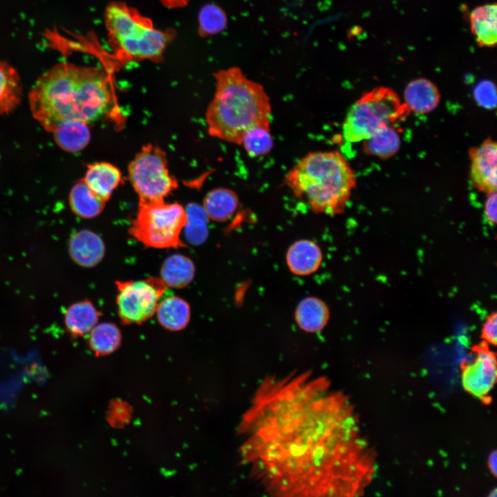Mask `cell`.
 <instances>
[{
  "label": "cell",
  "mask_w": 497,
  "mask_h": 497,
  "mask_svg": "<svg viewBox=\"0 0 497 497\" xmlns=\"http://www.w3.org/2000/svg\"><path fill=\"white\" fill-rule=\"evenodd\" d=\"M237 440L240 463L271 496H358L376 473L349 398L309 370L266 376L241 416Z\"/></svg>",
  "instance_id": "obj_1"
},
{
  "label": "cell",
  "mask_w": 497,
  "mask_h": 497,
  "mask_svg": "<svg viewBox=\"0 0 497 497\" xmlns=\"http://www.w3.org/2000/svg\"><path fill=\"white\" fill-rule=\"evenodd\" d=\"M113 99L108 72L68 62L45 72L29 94L32 117L49 133L65 121L88 124L97 120L108 111Z\"/></svg>",
  "instance_id": "obj_2"
},
{
  "label": "cell",
  "mask_w": 497,
  "mask_h": 497,
  "mask_svg": "<svg viewBox=\"0 0 497 497\" xmlns=\"http://www.w3.org/2000/svg\"><path fill=\"white\" fill-rule=\"evenodd\" d=\"M215 92L206 112L208 134L241 145L253 126L270 124L271 104L264 88L237 66L214 72Z\"/></svg>",
  "instance_id": "obj_3"
},
{
  "label": "cell",
  "mask_w": 497,
  "mask_h": 497,
  "mask_svg": "<svg viewBox=\"0 0 497 497\" xmlns=\"http://www.w3.org/2000/svg\"><path fill=\"white\" fill-rule=\"evenodd\" d=\"M356 182L349 162L337 150L309 153L284 177L293 195L313 212L331 216L344 212Z\"/></svg>",
  "instance_id": "obj_4"
},
{
  "label": "cell",
  "mask_w": 497,
  "mask_h": 497,
  "mask_svg": "<svg viewBox=\"0 0 497 497\" xmlns=\"http://www.w3.org/2000/svg\"><path fill=\"white\" fill-rule=\"evenodd\" d=\"M108 41L119 61L148 60L160 62L177 32L155 28L152 20L122 1H111L105 8Z\"/></svg>",
  "instance_id": "obj_5"
},
{
  "label": "cell",
  "mask_w": 497,
  "mask_h": 497,
  "mask_svg": "<svg viewBox=\"0 0 497 497\" xmlns=\"http://www.w3.org/2000/svg\"><path fill=\"white\" fill-rule=\"evenodd\" d=\"M410 113L393 90L375 88L349 108L342 125L344 138L350 143L363 141L382 128L403 121Z\"/></svg>",
  "instance_id": "obj_6"
},
{
  "label": "cell",
  "mask_w": 497,
  "mask_h": 497,
  "mask_svg": "<svg viewBox=\"0 0 497 497\" xmlns=\"http://www.w3.org/2000/svg\"><path fill=\"white\" fill-rule=\"evenodd\" d=\"M186 222V209L177 202H139L137 216L128 231L148 247H184L180 234Z\"/></svg>",
  "instance_id": "obj_7"
},
{
  "label": "cell",
  "mask_w": 497,
  "mask_h": 497,
  "mask_svg": "<svg viewBox=\"0 0 497 497\" xmlns=\"http://www.w3.org/2000/svg\"><path fill=\"white\" fill-rule=\"evenodd\" d=\"M128 169L139 202L163 201L178 186L177 180L170 174L166 153L156 145L144 146Z\"/></svg>",
  "instance_id": "obj_8"
},
{
  "label": "cell",
  "mask_w": 497,
  "mask_h": 497,
  "mask_svg": "<svg viewBox=\"0 0 497 497\" xmlns=\"http://www.w3.org/2000/svg\"><path fill=\"white\" fill-rule=\"evenodd\" d=\"M117 306L124 324H141L151 318L167 286L161 278L116 281Z\"/></svg>",
  "instance_id": "obj_9"
},
{
  "label": "cell",
  "mask_w": 497,
  "mask_h": 497,
  "mask_svg": "<svg viewBox=\"0 0 497 497\" xmlns=\"http://www.w3.org/2000/svg\"><path fill=\"white\" fill-rule=\"evenodd\" d=\"M474 362L462 368L461 380L465 390L485 403L491 401L490 392L496 381L495 354L485 345L476 349Z\"/></svg>",
  "instance_id": "obj_10"
},
{
  "label": "cell",
  "mask_w": 497,
  "mask_h": 497,
  "mask_svg": "<svg viewBox=\"0 0 497 497\" xmlns=\"http://www.w3.org/2000/svg\"><path fill=\"white\" fill-rule=\"evenodd\" d=\"M470 180L477 190L488 194L496 191L497 188V146L491 138L469 150Z\"/></svg>",
  "instance_id": "obj_11"
},
{
  "label": "cell",
  "mask_w": 497,
  "mask_h": 497,
  "mask_svg": "<svg viewBox=\"0 0 497 497\" xmlns=\"http://www.w3.org/2000/svg\"><path fill=\"white\" fill-rule=\"evenodd\" d=\"M68 253L75 263L90 268L101 261L105 255V245L97 233L83 229L75 232L70 237Z\"/></svg>",
  "instance_id": "obj_12"
},
{
  "label": "cell",
  "mask_w": 497,
  "mask_h": 497,
  "mask_svg": "<svg viewBox=\"0 0 497 497\" xmlns=\"http://www.w3.org/2000/svg\"><path fill=\"white\" fill-rule=\"evenodd\" d=\"M404 99L410 111L425 114L437 108L440 101V94L434 83L420 77L413 79L406 86Z\"/></svg>",
  "instance_id": "obj_13"
},
{
  "label": "cell",
  "mask_w": 497,
  "mask_h": 497,
  "mask_svg": "<svg viewBox=\"0 0 497 497\" xmlns=\"http://www.w3.org/2000/svg\"><path fill=\"white\" fill-rule=\"evenodd\" d=\"M471 30L481 47L492 48L497 41V5L496 3L477 6L469 15Z\"/></svg>",
  "instance_id": "obj_14"
},
{
  "label": "cell",
  "mask_w": 497,
  "mask_h": 497,
  "mask_svg": "<svg viewBox=\"0 0 497 497\" xmlns=\"http://www.w3.org/2000/svg\"><path fill=\"white\" fill-rule=\"evenodd\" d=\"M322 262L320 247L313 241L301 240L289 248L286 262L290 271L297 275H308L316 271Z\"/></svg>",
  "instance_id": "obj_15"
},
{
  "label": "cell",
  "mask_w": 497,
  "mask_h": 497,
  "mask_svg": "<svg viewBox=\"0 0 497 497\" xmlns=\"http://www.w3.org/2000/svg\"><path fill=\"white\" fill-rule=\"evenodd\" d=\"M120 170L108 162L89 164L84 177L88 186L100 198L107 202L121 182Z\"/></svg>",
  "instance_id": "obj_16"
},
{
  "label": "cell",
  "mask_w": 497,
  "mask_h": 497,
  "mask_svg": "<svg viewBox=\"0 0 497 497\" xmlns=\"http://www.w3.org/2000/svg\"><path fill=\"white\" fill-rule=\"evenodd\" d=\"M101 313L88 300L71 304L64 314V324L72 337L88 334L97 324Z\"/></svg>",
  "instance_id": "obj_17"
},
{
  "label": "cell",
  "mask_w": 497,
  "mask_h": 497,
  "mask_svg": "<svg viewBox=\"0 0 497 497\" xmlns=\"http://www.w3.org/2000/svg\"><path fill=\"white\" fill-rule=\"evenodd\" d=\"M238 204L239 198L235 191L227 188H215L205 195L202 207L209 219L222 222L231 217Z\"/></svg>",
  "instance_id": "obj_18"
},
{
  "label": "cell",
  "mask_w": 497,
  "mask_h": 497,
  "mask_svg": "<svg viewBox=\"0 0 497 497\" xmlns=\"http://www.w3.org/2000/svg\"><path fill=\"white\" fill-rule=\"evenodd\" d=\"M52 133L59 148L69 153H76L83 150L90 140V132L88 124L77 120L61 122Z\"/></svg>",
  "instance_id": "obj_19"
},
{
  "label": "cell",
  "mask_w": 497,
  "mask_h": 497,
  "mask_svg": "<svg viewBox=\"0 0 497 497\" xmlns=\"http://www.w3.org/2000/svg\"><path fill=\"white\" fill-rule=\"evenodd\" d=\"M22 87L17 70L0 60V115H8L20 104Z\"/></svg>",
  "instance_id": "obj_20"
},
{
  "label": "cell",
  "mask_w": 497,
  "mask_h": 497,
  "mask_svg": "<svg viewBox=\"0 0 497 497\" xmlns=\"http://www.w3.org/2000/svg\"><path fill=\"white\" fill-rule=\"evenodd\" d=\"M106 203L88 186L83 179L72 186L69 193V204L72 211L82 218L97 217L104 210Z\"/></svg>",
  "instance_id": "obj_21"
},
{
  "label": "cell",
  "mask_w": 497,
  "mask_h": 497,
  "mask_svg": "<svg viewBox=\"0 0 497 497\" xmlns=\"http://www.w3.org/2000/svg\"><path fill=\"white\" fill-rule=\"evenodd\" d=\"M159 324L170 331H179L185 328L190 320L189 304L177 296L162 299L156 309Z\"/></svg>",
  "instance_id": "obj_22"
},
{
  "label": "cell",
  "mask_w": 497,
  "mask_h": 497,
  "mask_svg": "<svg viewBox=\"0 0 497 497\" xmlns=\"http://www.w3.org/2000/svg\"><path fill=\"white\" fill-rule=\"evenodd\" d=\"M329 318V312L327 305L318 298H306L300 301L296 308V322L306 332L314 333L322 330Z\"/></svg>",
  "instance_id": "obj_23"
},
{
  "label": "cell",
  "mask_w": 497,
  "mask_h": 497,
  "mask_svg": "<svg viewBox=\"0 0 497 497\" xmlns=\"http://www.w3.org/2000/svg\"><path fill=\"white\" fill-rule=\"evenodd\" d=\"M195 271V265L190 258L174 254L164 260L160 271L161 279L167 286L181 289L192 282Z\"/></svg>",
  "instance_id": "obj_24"
},
{
  "label": "cell",
  "mask_w": 497,
  "mask_h": 497,
  "mask_svg": "<svg viewBox=\"0 0 497 497\" xmlns=\"http://www.w3.org/2000/svg\"><path fill=\"white\" fill-rule=\"evenodd\" d=\"M363 142L365 153L382 159L395 155L400 146V136L394 126L382 128Z\"/></svg>",
  "instance_id": "obj_25"
},
{
  "label": "cell",
  "mask_w": 497,
  "mask_h": 497,
  "mask_svg": "<svg viewBox=\"0 0 497 497\" xmlns=\"http://www.w3.org/2000/svg\"><path fill=\"white\" fill-rule=\"evenodd\" d=\"M119 328L110 322L97 324L89 332L88 344L96 355L112 353L121 344Z\"/></svg>",
  "instance_id": "obj_26"
},
{
  "label": "cell",
  "mask_w": 497,
  "mask_h": 497,
  "mask_svg": "<svg viewBox=\"0 0 497 497\" xmlns=\"http://www.w3.org/2000/svg\"><path fill=\"white\" fill-rule=\"evenodd\" d=\"M271 124H261L250 128L244 135L241 145L248 156L257 157L269 154L273 147Z\"/></svg>",
  "instance_id": "obj_27"
},
{
  "label": "cell",
  "mask_w": 497,
  "mask_h": 497,
  "mask_svg": "<svg viewBox=\"0 0 497 497\" xmlns=\"http://www.w3.org/2000/svg\"><path fill=\"white\" fill-rule=\"evenodd\" d=\"M186 212V222L184 227L188 242L199 245L204 242L208 234V220L202 206L195 204H189Z\"/></svg>",
  "instance_id": "obj_28"
},
{
  "label": "cell",
  "mask_w": 497,
  "mask_h": 497,
  "mask_svg": "<svg viewBox=\"0 0 497 497\" xmlns=\"http://www.w3.org/2000/svg\"><path fill=\"white\" fill-rule=\"evenodd\" d=\"M226 23V14L220 7L215 4H206L199 12L198 34L206 37L220 33L225 29Z\"/></svg>",
  "instance_id": "obj_29"
},
{
  "label": "cell",
  "mask_w": 497,
  "mask_h": 497,
  "mask_svg": "<svg viewBox=\"0 0 497 497\" xmlns=\"http://www.w3.org/2000/svg\"><path fill=\"white\" fill-rule=\"evenodd\" d=\"M477 103L485 108L491 110L496 105V89L494 84L489 80L479 82L474 90Z\"/></svg>",
  "instance_id": "obj_30"
},
{
  "label": "cell",
  "mask_w": 497,
  "mask_h": 497,
  "mask_svg": "<svg viewBox=\"0 0 497 497\" xmlns=\"http://www.w3.org/2000/svg\"><path fill=\"white\" fill-rule=\"evenodd\" d=\"M483 338L487 342L496 344L497 339V317L494 313L490 315L483 327Z\"/></svg>",
  "instance_id": "obj_31"
},
{
  "label": "cell",
  "mask_w": 497,
  "mask_h": 497,
  "mask_svg": "<svg viewBox=\"0 0 497 497\" xmlns=\"http://www.w3.org/2000/svg\"><path fill=\"white\" fill-rule=\"evenodd\" d=\"M485 213L488 222L491 225H494L497 220L496 191L487 194V199L485 204Z\"/></svg>",
  "instance_id": "obj_32"
},
{
  "label": "cell",
  "mask_w": 497,
  "mask_h": 497,
  "mask_svg": "<svg viewBox=\"0 0 497 497\" xmlns=\"http://www.w3.org/2000/svg\"><path fill=\"white\" fill-rule=\"evenodd\" d=\"M190 0H159L166 8L170 9L182 8L186 6Z\"/></svg>",
  "instance_id": "obj_33"
},
{
  "label": "cell",
  "mask_w": 497,
  "mask_h": 497,
  "mask_svg": "<svg viewBox=\"0 0 497 497\" xmlns=\"http://www.w3.org/2000/svg\"><path fill=\"white\" fill-rule=\"evenodd\" d=\"M496 464H497V457H496V451L492 452L488 460V465L489 467V469L491 470V473L494 476H496Z\"/></svg>",
  "instance_id": "obj_34"
}]
</instances>
